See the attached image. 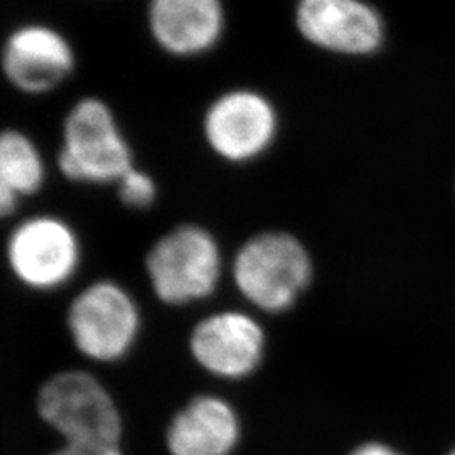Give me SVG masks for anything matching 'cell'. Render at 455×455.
<instances>
[{
  "mask_svg": "<svg viewBox=\"0 0 455 455\" xmlns=\"http://www.w3.org/2000/svg\"><path fill=\"white\" fill-rule=\"evenodd\" d=\"M36 410L63 443L122 445L120 408L95 374L83 370L52 374L37 391Z\"/></svg>",
  "mask_w": 455,
  "mask_h": 455,
  "instance_id": "cell-1",
  "label": "cell"
},
{
  "mask_svg": "<svg viewBox=\"0 0 455 455\" xmlns=\"http://www.w3.org/2000/svg\"><path fill=\"white\" fill-rule=\"evenodd\" d=\"M66 329L83 358L114 364L127 358L137 346L142 310L127 287L115 280H97L71 300Z\"/></svg>",
  "mask_w": 455,
  "mask_h": 455,
  "instance_id": "cell-2",
  "label": "cell"
},
{
  "mask_svg": "<svg viewBox=\"0 0 455 455\" xmlns=\"http://www.w3.org/2000/svg\"><path fill=\"white\" fill-rule=\"evenodd\" d=\"M146 272L152 292L163 304L184 307L212 297L221 278L223 259L210 231L182 225L150 248Z\"/></svg>",
  "mask_w": 455,
  "mask_h": 455,
  "instance_id": "cell-3",
  "label": "cell"
},
{
  "mask_svg": "<svg viewBox=\"0 0 455 455\" xmlns=\"http://www.w3.org/2000/svg\"><path fill=\"white\" fill-rule=\"evenodd\" d=\"M310 276L309 253L287 233H263L251 238L233 261L236 289L265 312L289 309L309 285Z\"/></svg>",
  "mask_w": 455,
  "mask_h": 455,
  "instance_id": "cell-4",
  "label": "cell"
},
{
  "mask_svg": "<svg viewBox=\"0 0 455 455\" xmlns=\"http://www.w3.org/2000/svg\"><path fill=\"white\" fill-rule=\"evenodd\" d=\"M5 259L22 287L34 292H54L78 274L82 244L63 220L34 216L14 228L7 240Z\"/></svg>",
  "mask_w": 455,
  "mask_h": 455,
  "instance_id": "cell-5",
  "label": "cell"
},
{
  "mask_svg": "<svg viewBox=\"0 0 455 455\" xmlns=\"http://www.w3.org/2000/svg\"><path fill=\"white\" fill-rule=\"evenodd\" d=\"M60 167L68 180L118 182L131 169V148L110 108L97 98L82 100L68 114Z\"/></svg>",
  "mask_w": 455,
  "mask_h": 455,
  "instance_id": "cell-6",
  "label": "cell"
},
{
  "mask_svg": "<svg viewBox=\"0 0 455 455\" xmlns=\"http://www.w3.org/2000/svg\"><path fill=\"white\" fill-rule=\"evenodd\" d=\"M188 346L191 358L206 373L223 379H243L260 366L265 334L251 315L221 310L193 327Z\"/></svg>",
  "mask_w": 455,
  "mask_h": 455,
  "instance_id": "cell-7",
  "label": "cell"
},
{
  "mask_svg": "<svg viewBox=\"0 0 455 455\" xmlns=\"http://www.w3.org/2000/svg\"><path fill=\"white\" fill-rule=\"evenodd\" d=\"M297 28L317 48L364 56L381 46L385 26L363 0H299Z\"/></svg>",
  "mask_w": 455,
  "mask_h": 455,
  "instance_id": "cell-8",
  "label": "cell"
},
{
  "mask_svg": "<svg viewBox=\"0 0 455 455\" xmlns=\"http://www.w3.org/2000/svg\"><path fill=\"white\" fill-rule=\"evenodd\" d=\"M276 124L275 108L267 98L238 90L212 103L204 120V132L218 156L231 163H244L270 147Z\"/></svg>",
  "mask_w": 455,
  "mask_h": 455,
  "instance_id": "cell-9",
  "label": "cell"
},
{
  "mask_svg": "<svg viewBox=\"0 0 455 455\" xmlns=\"http://www.w3.org/2000/svg\"><path fill=\"white\" fill-rule=\"evenodd\" d=\"M242 437L236 410L216 395H197L165 428L169 455H231Z\"/></svg>",
  "mask_w": 455,
  "mask_h": 455,
  "instance_id": "cell-10",
  "label": "cell"
},
{
  "mask_svg": "<svg viewBox=\"0 0 455 455\" xmlns=\"http://www.w3.org/2000/svg\"><path fill=\"white\" fill-rule=\"evenodd\" d=\"M2 65L16 88L44 93L73 71L75 54L61 34L44 26H28L9 37Z\"/></svg>",
  "mask_w": 455,
  "mask_h": 455,
  "instance_id": "cell-11",
  "label": "cell"
},
{
  "mask_svg": "<svg viewBox=\"0 0 455 455\" xmlns=\"http://www.w3.org/2000/svg\"><path fill=\"white\" fill-rule=\"evenodd\" d=\"M150 31L165 51L193 56L212 48L225 28L221 0H150Z\"/></svg>",
  "mask_w": 455,
  "mask_h": 455,
  "instance_id": "cell-12",
  "label": "cell"
},
{
  "mask_svg": "<svg viewBox=\"0 0 455 455\" xmlns=\"http://www.w3.org/2000/svg\"><path fill=\"white\" fill-rule=\"evenodd\" d=\"M0 180L19 196L37 193L44 180V164L33 142L9 131L0 133Z\"/></svg>",
  "mask_w": 455,
  "mask_h": 455,
  "instance_id": "cell-13",
  "label": "cell"
},
{
  "mask_svg": "<svg viewBox=\"0 0 455 455\" xmlns=\"http://www.w3.org/2000/svg\"><path fill=\"white\" fill-rule=\"evenodd\" d=\"M118 193L125 206L140 210V208H148L154 203L157 189L154 180H150L147 174L131 169L122 180H118Z\"/></svg>",
  "mask_w": 455,
  "mask_h": 455,
  "instance_id": "cell-14",
  "label": "cell"
},
{
  "mask_svg": "<svg viewBox=\"0 0 455 455\" xmlns=\"http://www.w3.org/2000/svg\"><path fill=\"white\" fill-rule=\"evenodd\" d=\"M48 455H124V451H122V445L61 443V447H58Z\"/></svg>",
  "mask_w": 455,
  "mask_h": 455,
  "instance_id": "cell-15",
  "label": "cell"
},
{
  "mask_svg": "<svg viewBox=\"0 0 455 455\" xmlns=\"http://www.w3.org/2000/svg\"><path fill=\"white\" fill-rule=\"evenodd\" d=\"M19 199L20 196L9 184L0 180V218H7L16 212Z\"/></svg>",
  "mask_w": 455,
  "mask_h": 455,
  "instance_id": "cell-16",
  "label": "cell"
},
{
  "mask_svg": "<svg viewBox=\"0 0 455 455\" xmlns=\"http://www.w3.org/2000/svg\"><path fill=\"white\" fill-rule=\"evenodd\" d=\"M351 455H402L383 443H364Z\"/></svg>",
  "mask_w": 455,
  "mask_h": 455,
  "instance_id": "cell-17",
  "label": "cell"
},
{
  "mask_svg": "<svg viewBox=\"0 0 455 455\" xmlns=\"http://www.w3.org/2000/svg\"><path fill=\"white\" fill-rule=\"evenodd\" d=\"M449 455H455V451H452V452H451Z\"/></svg>",
  "mask_w": 455,
  "mask_h": 455,
  "instance_id": "cell-18",
  "label": "cell"
}]
</instances>
